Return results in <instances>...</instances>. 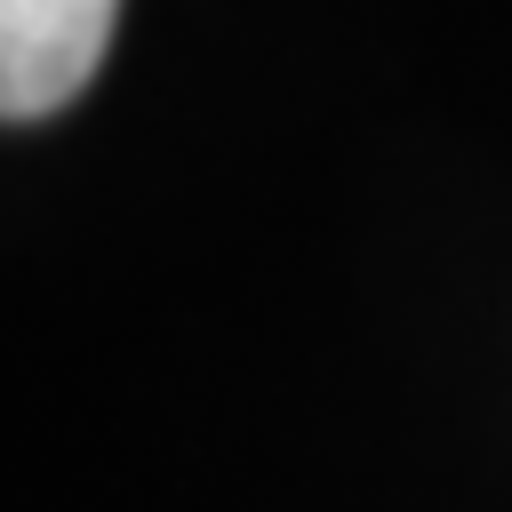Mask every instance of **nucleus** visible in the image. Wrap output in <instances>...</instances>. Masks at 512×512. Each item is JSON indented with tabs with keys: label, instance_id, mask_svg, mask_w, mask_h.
Returning a JSON list of instances; mask_svg holds the SVG:
<instances>
[{
	"label": "nucleus",
	"instance_id": "nucleus-1",
	"mask_svg": "<svg viewBox=\"0 0 512 512\" xmlns=\"http://www.w3.org/2000/svg\"><path fill=\"white\" fill-rule=\"evenodd\" d=\"M120 0H0V112L40 120L96 72Z\"/></svg>",
	"mask_w": 512,
	"mask_h": 512
}]
</instances>
